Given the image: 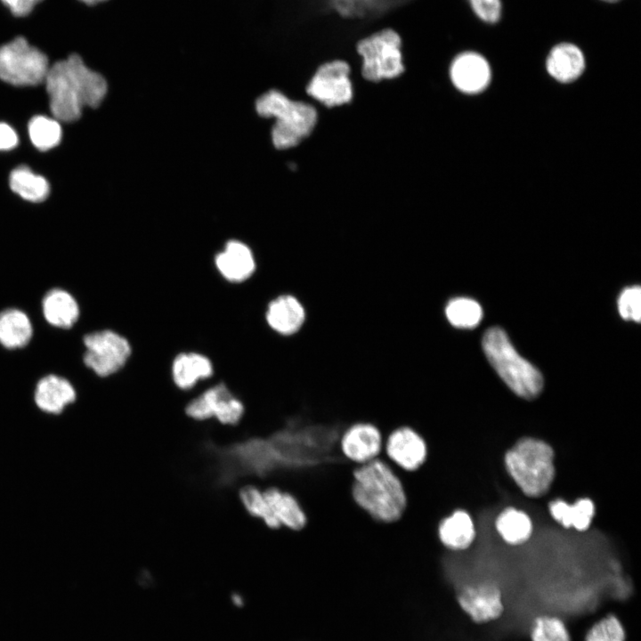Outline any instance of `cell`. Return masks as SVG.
<instances>
[{"instance_id":"18","label":"cell","mask_w":641,"mask_h":641,"mask_svg":"<svg viewBox=\"0 0 641 641\" xmlns=\"http://www.w3.org/2000/svg\"><path fill=\"white\" fill-rule=\"evenodd\" d=\"M546 68L548 74L562 83L576 80L585 69L581 50L571 43L555 45L548 55Z\"/></svg>"},{"instance_id":"31","label":"cell","mask_w":641,"mask_h":641,"mask_svg":"<svg viewBox=\"0 0 641 641\" xmlns=\"http://www.w3.org/2000/svg\"><path fill=\"white\" fill-rule=\"evenodd\" d=\"M626 633L621 621L609 614L595 624L586 634L585 641H625Z\"/></svg>"},{"instance_id":"32","label":"cell","mask_w":641,"mask_h":641,"mask_svg":"<svg viewBox=\"0 0 641 641\" xmlns=\"http://www.w3.org/2000/svg\"><path fill=\"white\" fill-rule=\"evenodd\" d=\"M618 310L622 319L639 322L641 318V289L639 286L625 288L618 299Z\"/></svg>"},{"instance_id":"34","label":"cell","mask_w":641,"mask_h":641,"mask_svg":"<svg viewBox=\"0 0 641 641\" xmlns=\"http://www.w3.org/2000/svg\"><path fill=\"white\" fill-rule=\"evenodd\" d=\"M41 0H1V2L17 17L28 15Z\"/></svg>"},{"instance_id":"26","label":"cell","mask_w":641,"mask_h":641,"mask_svg":"<svg viewBox=\"0 0 641 641\" xmlns=\"http://www.w3.org/2000/svg\"><path fill=\"white\" fill-rule=\"evenodd\" d=\"M9 184L13 192L31 202L44 201L50 193L48 182L27 166H19L12 170Z\"/></svg>"},{"instance_id":"35","label":"cell","mask_w":641,"mask_h":641,"mask_svg":"<svg viewBox=\"0 0 641 641\" xmlns=\"http://www.w3.org/2000/svg\"><path fill=\"white\" fill-rule=\"evenodd\" d=\"M18 144L15 131L7 124L0 123V150L13 149Z\"/></svg>"},{"instance_id":"33","label":"cell","mask_w":641,"mask_h":641,"mask_svg":"<svg viewBox=\"0 0 641 641\" xmlns=\"http://www.w3.org/2000/svg\"><path fill=\"white\" fill-rule=\"evenodd\" d=\"M474 12L482 20L496 23L501 16L500 0H468Z\"/></svg>"},{"instance_id":"19","label":"cell","mask_w":641,"mask_h":641,"mask_svg":"<svg viewBox=\"0 0 641 641\" xmlns=\"http://www.w3.org/2000/svg\"><path fill=\"white\" fill-rule=\"evenodd\" d=\"M75 400V389L63 377L48 375L40 379L37 385L35 402L37 407L45 412L59 414Z\"/></svg>"},{"instance_id":"3","label":"cell","mask_w":641,"mask_h":641,"mask_svg":"<svg viewBox=\"0 0 641 641\" xmlns=\"http://www.w3.org/2000/svg\"><path fill=\"white\" fill-rule=\"evenodd\" d=\"M482 344L491 365L515 394L532 399L540 393L543 387L541 373L516 352L502 329H487Z\"/></svg>"},{"instance_id":"16","label":"cell","mask_w":641,"mask_h":641,"mask_svg":"<svg viewBox=\"0 0 641 641\" xmlns=\"http://www.w3.org/2000/svg\"><path fill=\"white\" fill-rule=\"evenodd\" d=\"M306 318V312L300 300L291 294H281L266 305L264 320L268 327L281 336L298 332Z\"/></svg>"},{"instance_id":"29","label":"cell","mask_w":641,"mask_h":641,"mask_svg":"<svg viewBox=\"0 0 641 641\" xmlns=\"http://www.w3.org/2000/svg\"><path fill=\"white\" fill-rule=\"evenodd\" d=\"M531 641H571L570 633L564 621L555 615L536 617L530 629Z\"/></svg>"},{"instance_id":"28","label":"cell","mask_w":641,"mask_h":641,"mask_svg":"<svg viewBox=\"0 0 641 641\" xmlns=\"http://www.w3.org/2000/svg\"><path fill=\"white\" fill-rule=\"evenodd\" d=\"M28 134L35 147L40 150H47L59 144L61 129L57 120L37 116L28 123Z\"/></svg>"},{"instance_id":"11","label":"cell","mask_w":641,"mask_h":641,"mask_svg":"<svg viewBox=\"0 0 641 641\" xmlns=\"http://www.w3.org/2000/svg\"><path fill=\"white\" fill-rule=\"evenodd\" d=\"M458 603L469 618L478 624L497 620L504 612L500 589L489 582L465 586L458 594Z\"/></svg>"},{"instance_id":"6","label":"cell","mask_w":641,"mask_h":641,"mask_svg":"<svg viewBox=\"0 0 641 641\" xmlns=\"http://www.w3.org/2000/svg\"><path fill=\"white\" fill-rule=\"evenodd\" d=\"M355 49L361 59V75L369 81L395 78L405 70L403 38L397 28L375 29L361 37Z\"/></svg>"},{"instance_id":"8","label":"cell","mask_w":641,"mask_h":641,"mask_svg":"<svg viewBox=\"0 0 641 641\" xmlns=\"http://www.w3.org/2000/svg\"><path fill=\"white\" fill-rule=\"evenodd\" d=\"M85 364L97 376L106 377L121 370L133 353L130 341L121 334L103 329L84 337Z\"/></svg>"},{"instance_id":"2","label":"cell","mask_w":641,"mask_h":641,"mask_svg":"<svg viewBox=\"0 0 641 641\" xmlns=\"http://www.w3.org/2000/svg\"><path fill=\"white\" fill-rule=\"evenodd\" d=\"M352 494L360 507L384 523L399 520L407 505L400 478L388 464L377 458L354 470Z\"/></svg>"},{"instance_id":"13","label":"cell","mask_w":641,"mask_h":641,"mask_svg":"<svg viewBox=\"0 0 641 641\" xmlns=\"http://www.w3.org/2000/svg\"><path fill=\"white\" fill-rule=\"evenodd\" d=\"M385 451L393 462L407 471L419 468L427 456L425 440L409 426L399 427L389 434Z\"/></svg>"},{"instance_id":"12","label":"cell","mask_w":641,"mask_h":641,"mask_svg":"<svg viewBox=\"0 0 641 641\" xmlns=\"http://www.w3.org/2000/svg\"><path fill=\"white\" fill-rule=\"evenodd\" d=\"M214 266L227 283H245L256 272L257 264L252 249L246 243L231 239L214 256Z\"/></svg>"},{"instance_id":"20","label":"cell","mask_w":641,"mask_h":641,"mask_svg":"<svg viewBox=\"0 0 641 641\" xmlns=\"http://www.w3.org/2000/svg\"><path fill=\"white\" fill-rule=\"evenodd\" d=\"M438 537L448 548L462 550L468 548L475 537L470 515L459 509L443 518L438 526Z\"/></svg>"},{"instance_id":"25","label":"cell","mask_w":641,"mask_h":641,"mask_svg":"<svg viewBox=\"0 0 641 641\" xmlns=\"http://www.w3.org/2000/svg\"><path fill=\"white\" fill-rule=\"evenodd\" d=\"M495 527L500 537L510 545L525 542L532 532V523L529 515L515 507L505 508L498 515Z\"/></svg>"},{"instance_id":"7","label":"cell","mask_w":641,"mask_h":641,"mask_svg":"<svg viewBox=\"0 0 641 641\" xmlns=\"http://www.w3.org/2000/svg\"><path fill=\"white\" fill-rule=\"evenodd\" d=\"M50 68L47 56L18 37L0 46V79L18 86L45 82Z\"/></svg>"},{"instance_id":"37","label":"cell","mask_w":641,"mask_h":641,"mask_svg":"<svg viewBox=\"0 0 641 641\" xmlns=\"http://www.w3.org/2000/svg\"><path fill=\"white\" fill-rule=\"evenodd\" d=\"M602 1H604V2H607V3H616V2H618V1H620V0H602Z\"/></svg>"},{"instance_id":"30","label":"cell","mask_w":641,"mask_h":641,"mask_svg":"<svg viewBox=\"0 0 641 641\" xmlns=\"http://www.w3.org/2000/svg\"><path fill=\"white\" fill-rule=\"evenodd\" d=\"M239 499L247 511L251 515L263 520L269 528L278 529L281 526L273 515L264 492L256 487L252 485L243 487L239 491Z\"/></svg>"},{"instance_id":"22","label":"cell","mask_w":641,"mask_h":641,"mask_svg":"<svg viewBox=\"0 0 641 641\" xmlns=\"http://www.w3.org/2000/svg\"><path fill=\"white\" fill-rule=\"evenodd\" d=\"M43 312L45 320L53 326L68 329L79 316L78 304L74 297L62 289L50 290L43 299Z\"/></svg>"},{"instance_id":"21","label":"cell","mask_w":641,"mask_h":641,"mask_svg":"<svg viewBox=\"0 0 641 641\" xmlns=\"http://www.w3.org/2000/svg\"><path fill=\"white\" fill-rule=\"evenodd\" d=\"M264 492L269 507L280 525L298 531L306 524V515L299 502L288 492L269 488Z\"/></svg>"},{"instance_id":"23","label":"cell","mask_w":641,"mask_h":641,"mask_svg":"<svg viewBox=\"0 0 641 641\" xmlns=\"http://www.w3.org/2000/svg\"><path fill=\"white\" fill-rule=\"evenodd\" d=\"M551 516L565 528L586 531L595 515V505L589 499H580L573 504L555 499L548 505Z\"/></svg>"},{"instance_id":"1","label":"cell","mask_w":641,"mask_h":641,"mask_svg":"<svg viewBox=\"0 0 641 641\" xmlns=\"http://www.w3.org/2000/svg\"><path fill=\"white\" fill-rule=\"evenodd\" d=\"M50 110L60 121L77 120L85 106L98 107L107 93V82L90 69L77 54L50 66L45 82Z\"/></svg>"},{"instance_id":"24","label":"cell","mask_w":641,"mask_h":641,"mask_svg":"<svg viewBox=\"0 0 641 641\" xmlns=\"http://www.w3.org/2000/svg\"><path fill=\"white\" fill-rule=\"evenodd\" d=\"M32 337L28 317L20 310L7 309L0 312V343L8 349L25 346Z\"/></svg>"},{"instance_id":"14","label":"cell","mask_w":641,"mask_h":641,"mask_svg":"<svg viewBox=\"0 0 641 641\" xmlns=\"http://www.w3.org/2000/svg\"><path fill=\"white\" fill-rule=\"evenodd\" d=\"M450 77L459 91L476 93L487 87L491 72L483 56L475 52H464L458 54L451 61Z\"/></svg>"},{"instance_id":"27","label":"cell","mask_w":641,"mask_h":641,"mask_svg":"<svg viewBox=\"0 0 641 641\" xmlns=\"http://www.w3.org/2000/svg\"><path fill=\"white\" fill-rule=\"evenodd\" d=\"M444 312L448 321L453 327L459 329H473L483 318L481 305L475 300L467 297L450 300Z\"/></svg>"},{"instance_id":"15","label":"cell","mask_w":641,"mask_h":641,"mask_svg":"<svg viewBox=\"0 0 641 641\" xmlns=\"http://www.w3.org/2000/svg\"><path fill=\"white\" fill-rule=\"evenodd\" d=\"M215 374L214 362L199 351L177 353L170 364V377L174 385L181 391H190L199 381L211 378Z\"/></svg>"},{"instance_id":"5","label":"cell","mask_w":641,"mask_h":641,"mask_svg":"<svg viewBox=\"0 0 641 641\" xmlns=\"http://www.w3.org/2000/svg\"><path fill=\"white\" fill-rule=\"evenodd\" d=\"M256 109L260 116L275 118L272 139L280 150L297 145L311 134L317 121V112L312 105L292 101L278 90L260 96Z\"/></svg>"},{"instance_id":"17","label":"cell","mask_w":641,"mask_h":641,"mask_svg":"<svg viewBox=\"0 0 641 641\" xmlns=\"http://www.w3.org/2000/svg\"><path fill=\"white\" fill-rule=\"evenodd\" d=\"M381 449L382 434L376 426L369 423L353 425L341 439L343 454L351 461L360 464L376 458Z\"/></svg>"},{"instance_id":"10","label":"cell","mask_w":641,"mask_h":641,"mask_svg":"<svg viewBox=\"0 0 641 641\" xmlns=\"http://www.w3.org/2000/svg\"><path fill=\"white\" fill-rule=\"evenodd\" d=\"M350 65L336 59L320 64L307 85L309 95L328 107L349 102L353 96Z\"/></svg>"},{"instance_id":"9","label":"cell","mask_w":641,"mask_h":641,"mask_svg":"<svg viewBox=\"0 0 641 641\" xmlns=\"http://www.w3.org/2000/svg\"><path fill=\"white\" fill-rule=\"evenodd\" d=\"M245 406L226 383L207 387L185 406V414L198 421L215 418L223 425L235 426L242 418Z\"/></svg>"},{"instance_id":"36","label":"cell","mask_w":641,"mask_h":641,"mask_svg":"<svg viewBox=\"0 0 641 641\" xmlns=\"http://www.w3.org/2000/svg\"><path fill=\"white\" fill-rule=\"evenodd\" d=\"M79 1L82 2V3H84V4H88V5H93V4H98V3L107 1V0H79Z\"/></svg>"},{"instance_id":"4","label":"cell","mask_w":641,"mask_h":641,"mask_svg":"<svg viewBox=\"0 0 641 641\" xmlns=\"http://www.w3.org/2000/svg\"><path fill=\"white\" fill-rule=\"evenodd\" d=\"M505 467L526 496H542L548 492L555 477L553 449L539 439H521L507 451Z\"/></svg>"}]
</instances>
